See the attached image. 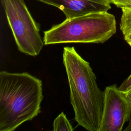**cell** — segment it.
Masks as SVG:
<instances>
[{"label":"cell","instance_id":"obj_12","mask_svg":"<svg viewBox=\"0 0 131 131\" xmlns=\"http://www.w3.org/2000/svg\"><path fill=\"white\" fill-rule=\"evenodd\" d=\"M124 131H131V119L129 120V123L126 127L124 129Z\"/></svg>","mask_w":131,"mask_h":131},{"label":"cell","instance_id":"obj_9","mask_svg":"<svg viewBox=\"0 0 131 131\" xmlns=\"http://www.w3.org/2000/svg\"><path fill=\"white\" fill-rule=\"evenodd\" d=\"M111 4L118 8L131 7V0H110Z\"/></svg>","mask_w":131,"mask_h":131},{"label":"cell","instance_id":"obj_2","mask_svg":"<svg viewBox=\"0 0 131 131\" xmlns=\"http://www.w3.org/2000/svg\"><path fill=\"white\" fill-rule=\"evenodd\" d=\"M42 83L27 72H0V131H13L40 113Z\"/></svg>","mask_w":131,"mask_h":131},{"label":"cell","instance_id":"obj_3","mask_svg":"<svg viewBox=\"0 0 131 131\" xmlns=\"http://www.w3.org/2000/svg\"><path fill=\"white\" fill-rule=\"evenodd\" d=\"M116 32L115 16L99 12L66 19L44 32L45 45L61 43H102Z\"/></svg>","mask_w":131,"mask_h":131},{"label":"cell","instance_id":"obj_5","mask_svg":"<svg viewBox=\"0 0 131 131\" xmlns=\"http://www.w3.org/2000/svg\"><path fill=\"white\" fill-rule=\"evenodd\" d=\"M101 121L98 131H121L130 119L131 105L124 93L116 84L106 86Z\"/></svg>","mask_w":131,"mask_h":131},{"label":"cell","instance_id":"obj_1","mask_svg":"<svg viewBox=\"0 0 131 131\" xmlns=\"http://www.w3.org/2000/svg\"><path fill=\"white\" fill-rule=\"evenodd\" d=\"M64 66L70 91V101L78 124L89 131H98L104 94L98 88L96 77L89 63L73 47L63 51Z\"/></svg>","mask_w":131,"mask_h":131},{"label":"cell","instance_id":"obj_11","mask_svg":"<svg viewBox=\"0 0 131 131\" xmlns=\"http://www.w3.org/2000/svg\"><path fill=\"white\" fill-rule=\"evenodd\" d=\"M125 94V95L126 96L129 103H130V105H131V89L129 90L128 91H126V92H123Z\"/></svg>","mask_w":131,"mask_h":131},{"label":"cell","instance_id":"obj_7","mask_svg":"<svg viewBox=\"0 0 131 131\" xmlns=\"http://www.w3.org/2000/svg\"><path fill=\"white\" fill-rule=\"evenodd\" d=\"M120 29L124 40L131 47V7L121 8Z\"/></svg>","mask_w":131,"mask_h":131},{"label":"cell","instance_id":"obj_6","mask_svg":"<svg viewBox=\"0 0 131 131\" xmlns=\"http://www.w3.org/2000/svg\"><path fill=\"white\" fill-rule=\"evenodd\" d=\"M60 9L66 19L87 14L107 12L111 9L110 0H36Z\"/></svg>","mask_w":131,"mask_h":131},{"label":"cell","instance_id":"obj_8","mask_svg":"<svg viewBox=\"0 0 131 131\" xmlns=\"http://www.w3.org/2000/svg\"><path fill=\"white\" fill-rule=\"evenodd\" d=\"M54 131H72L74 130L63 112H61L54 120L53 124Z\"/></svg>","mask_w":131,"mask_h":131},{"label":"cell","instance_id":"obj_10","mask_svg":"<svg viewBox=\"0 0 131 131\" xmlns=\"http://www.w3.org/2000/svg\"><path fill=\"white\" fill-rule=\"evenodd\" d=\"M119 89L123 92H126L131 89V74L123 81Z\"/></svg>","mask_w":131,"mask_h":131},{"label":"cell","instance_id":"obj_4","mask_svg":"<svg viewBox=\"0 0 131 131\" xmlns=\"http://www.w3.org/2000/svg\"><path fill=\"white\" fill-rule=\"evenodd\" d=\"M18 50L26 55L36 56L44 42L39 33L40 26L33 19L24 0H1Z\"/></svg>","mask_w":131,"mask_h":131}]
</instances>
